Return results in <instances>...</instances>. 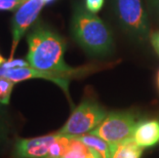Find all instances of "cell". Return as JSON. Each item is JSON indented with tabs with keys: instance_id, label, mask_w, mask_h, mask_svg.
Segmentation results:
<instances>
[{
	"instance_id": "1",
	"label": "cell",
	"mask_w": 159,
	"mask_h": 158,
	"mask_svg": "<svg viewBox=\"0 0 159 158\" xmlns=\"http://www.w3.org/2000/svg\"><path fill=\"white\" fill-rule=\"evenodd\" d=\"M27 41L29 46L27 61L32 68L68 81L89 71L87 68H73L66 64L64 56L67 43L49 27L35 25L29 32Z\"/></svg>"
},
{
	"instance_id": "2",
	"label": "cell",
	"mask_w": 159,
	"mask_h": 158,
	"mask_svg": "<svg viewBox=\"0 0 159 158\" xmlns=\"http://www.w3.org/2000/svg\"><path fill=\"white\" fill-rule=\"evenodd\" d=\"M75 41L91 56H105L113 50V36L108 26L85 7L77 5L71 21Z\"/></svg>"
},
{
	"instance_id": "3",
	"label": "cell",
	"mask_w": 159,
	"mask_h": 158,
	"mask_svg": "<svg viewBox=\"0 0 159 158\" xmlns=\"http://www.w3.org/2000/svg\"><path fill=\"white\" fill-rule=\"evenodd\" d=\"M106 116V110L96 101L84 99L73 110L66 123L57 133L69 137H79L89 133L100 125Z\"/></svg>"
},
{
	"instance_id": "4",
	"label": "cell",
	"mask_w": 159,
	"mask_h": 158,
	"mask_svg": "<svg viewBox=\"0 0 159 158\" xmlns=\"http://www.w3.org/2000/svg\"><path fill=\"white\" fill-rule=\"evenodd\" d=\"M137 124L136 116L133 113L126 111H114L108 114L100 125L89 133L101 138L110 145L117 147L133 139Z\"/></svg>"
},
{
	"instance_id": "5",
	"label": "cell",
	"mask_w": 159,
	"mask_h": 158,
	"mask_svg": "<svg viewBox=\"0 0 159 158\" xmlns=\"http://www.w3.org/2000/svg\"><path fill=\"white\" fill-rule=\"evenodd\" d=\"M114 9L125 31L141 39L148 36L149 23L142 0H114Z\"/></svg>"
},
{
	"instance_id": "6",
	"label": "cell",
	"mask_w": 159,
	"mask_h": 158,
	"mask_svg": "<svg viewBox=\"0 0 159 158\" xmlns=\"http://www.w3.org/2000/svg\"><path fill=\"white\" fill-rule=\"evenodd\" d=\"M45 5L44 0H25V2L16 9L11 20L12 45L9 60H13L16 46L30 27L38 18L40 11Z\"/></svg>"
},
{
	"instance_id": "7",
	"label": "cell",
	"mask_w": 159,
	"mask_h": 158,
	"mask_svg": "<svg viewBox=\"0 0 159 158\" xmlns=\"http://www.w3.org/2000/svg\"><path fill=\"white\" fill-rule=\"evenodd\" d=\"M57 138V133L30 139L20 138L13 147V158H47L50 146Z\"/></svg>"
},
{
	"instance_id": "8",
	"label": "cell",
	"mask_w": 159,
	"mask_h": 158,
	"mask_svg": "<svg viewBox=\"0 0 159 158\" xmlns=\"http://www.w3.org/2000/svg\"><path fill=\"white\" fill-rule=\"evenodd\" d=\"M131 140L143 149L154 146L159 142V121L147 120L139 122Z\"/></svg>"
},
{
	"instance_id": "9",
	"label": "cell",
	"mask_w": 159,
	"mask_h": 158,
	"mask_svg": "<svg viewBox=\"0 0 159 158\" xmlns=\"http://www.w3.org/2000/svg\"><path fill=\"white\" fill-rule=\"evenodd\" d=\"M76 138L85 146L89 147L99 158H112L116 147L110 145L109 143H107L101 138L94 136L93 133L82 134V136Z\"/></svg>"
},
{
	"instance_id": "10",
	"label": "cell",
	"mask_w": 159,
	"mask_h": 158,
	"mask_svg": "<svg viewBox=\"0 0 159 158\" xmlns=\"http://www.w3.org/2000/svg\"><path fill=\"white\" fill-rule=\"evenodd\" d=\"M143 148L138 146L133 140L126 141L115 148L112 158H141Z\"/></svg>"
},
{
	"instance_id": "11",
	"label": "cell",
	"mask_w": 159,
	"mask_h": 158,
	"mask_svg": "<svg viewBox=\"0 0 159 158\" xmlns=\"http://www.w3.org/2000/svg\"><path fill=\"white\" fill-rule=\"evenodd\" d=\"M72 138L73 137L64 136V134L57 133V140L50 146L47 158H63V156L65 155L66 152L69 149L70 144L72 142Z\"/></svg>"
},
{
	"instance_id": "12",
	"label": "cell",
	"mask_w": 159,
	"mask_h": 158,
	"mask_svg": "<svg viewBox=\"0 0 159 158\" xmlns=\"http://www.w3.org/2000/svg\"><path fill=\"white\" fill-rule=\"evenodd\" d=\"M15 82L5 77H0V104L8 105L11 102V97Z\"/></svg>"
},
{
	"instance_id": "13",
	"label": "cell",
	"mask_w": 159,
	"mask_h": 158,
	"mask_svg": "<svg viewBox=\"0 0 159 158\" xmlns=\"http://www.w3.org/2000/svg\"><path fill=\"white\" fill-rule=\"evenodd\" d=\"M24 0H0V11H15L18 9L23 3Z\"/></svg>"
},
{
	"instance_id": "14",
	"label": "cell",
	"mask_w": 159,
	"mask_h": 158,
	"mask_svg": "<svg viewBox=\"0 0 159 158\" xmlns=\"http://www.w3.org/2000/svg\"><path fill=\"white\" fill-rule=\"evenodd\" d=\"M28 66H30L28 61L20 59V60H8L1 67L5 69H12V68H22V67H28Z\"/></svg>"
},
{
	"instance_id": "15",
	"label": "cell",
	"mask_w": 159,
	"mask_h": 158,
	"mask_svg": "<svg viewBox=\"0 0 159 158\" xmlns=\"http://www.w3.org/2000/svg\"><path fill=\"white\" fill-rule=\"evenodd\" d=\"M104 0H85V7L89 11L96 13L103 7Z\"/></svg>"
},
{
	"instance_id": "16",
	"label": "cell",
	"mask_w": 159,
	"mask_h": 158,
	"mask_svg": "<svg viewBox=\"0 0 159 158\" xmlns=\"http://www.w3.org/2000/svg\"><path fill=\"white\" fill-rule=\"evenodd\" d=\"M7 133V126H6L4 116H3V111L0 108V142L4 140Z\"/></svg>"
},
{
	"instance_id": "17",
	"label": "cell",
	"mask_w": 159,
	"mask_h": 158,
	"mask_svg": "<svg viewBox=\"0 0 159 158\" xmlns=\"http://www.w3.org/2000/svg\"><path fill=\"white\" fill-rule=\"evenodd\" d=\"M151 43L153 45L155 52L158 53L159 56V32H154L151 35Z\"/></svg>"
},
{
	"instance_id": "18",
	"label": "cell",
	"mask_w": 159,
	"mask_h": 158,
	"mask_svg": "<svg viewBox=\"0 0 159 158\" xmlns=\"http://www.w3.org/2000/svg\"><path fill=\"white\" fill-rule=\"evenodd\" d=\"M152 5V7L155 8L159 12V0H149Z\"/></svg>"
},
{
	"instance_id": "19",
	"label": "cell",
	"mask_w": 159,
	"mask_h": 158,
	"mask_svg": "<svg viewBox=\"0 0 159 158\" xmlns=\"http://www.w3.org/2000/svg\"><path fill=\"white\" fill-rule=\"evenodd\" d=\"M5 62H6V60H5L4 58H3V56H2L1 55H0V67H1Z\"/></svg>"
},
{
	"instance_id": "20",
	"label": "cell",
	"mask_w": 159,
	"mask_h": 158,
	"mask_svg": "<svg viewBox=\"0 0 159 158\" xmlns=\"http://www.w3.org/2000/svg\"><path fill=\"white\" fill-rule=\"evenodd\" d=\"M52 1H53V0H44V3H45V4H47V3H50Z\"/></svg>"
},
{
	"instance_id": "21",
	"label": "cell",
	"mask_w": 159,
	"mask_h": 158,
	"mask_svg": "<svg viewBox=\"0 0 159 158\" xmlns=\"http://www.w3.org/2000/svg\"><path fill=\"white\" fill-rule=\"evenodd\" d=\"M157 82H158V87H159V72H158V76H157Z\"/></svg>"
}]
</instances>
